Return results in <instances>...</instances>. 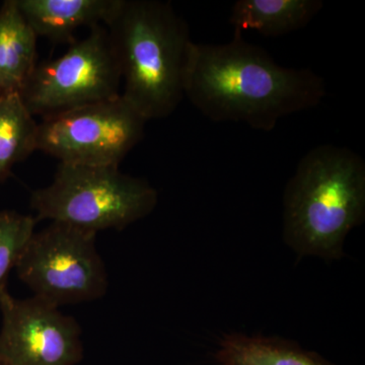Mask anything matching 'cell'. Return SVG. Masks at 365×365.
I'll use <instances>...</instances> for the list:
<instances>
[{
	"mask_svg": "<svg viewBox=\"0 0 365 365\" xmlns=\"http://www.w3.org/2000/svg\"><path fill=\"white\" fill-rule=\"evenodd\" d=\"M20 93L0 95V185L16 163L36 151L38 123Z\"/></svg>",
	"mask_w": 365,
	"mask_h": 365,
	"instance_id": "4fadbf2b",
	"label": "cell"
},
{
	"mask_svg": "<svg viewBox=\"0 0 365 365\" xmlns=\"http://www.w3.org/2000/svg\"><path fill=\"white\" fill-rule=\"evenodd\" d=\"M0 360L6 365H76L83 359L81 328L44 300L0 297Z\"/></svg>",
	"mask_w": 365,
	"mask_h": 365,
	"instance_id": "ba28073f",
	"label": "cell"
},
{
	"mask_svg": "<svg viewBox=\"0 0 365 365\" xmlns=\"http://www.w3.org/2000/svg\"><path fill=\"white\" fill-rule=\"evenodd\" d=\"M123 0H16L21 13L38 37L72 43L83 26H107Z\"/></svg>",
	"mask_w": 365,
	"mask_h": 365,
	"instance_id": "9c48e42d",
	"label": "cell"
},
{
	"mask_svg": "<svg viewBox=\"0 0 365 365\" xmlns=\"http://www.w3.org/2000/svg\"><path fill=\"white\" fill-rule=\"evenodd\" d=\"M119 63L122 98L146 120L163 119L185 98L190 37L170 2L123 0L106 26Z\"/></svg>",
	"mask_w": 365,
	"mask_h": 365,
	"instance_id": "3957f363",
	"label": "cell"
},
{
	"mask_svg": "<svg viewBox=\"0 0 365 365\" xmlns=\"http://www.w3.org/2000/svg\"><path fill=\"white\" fill-rule=\"evenodd\" d=\"M215 359L218 365H334L289 341L242 334L225 336Z\"/></svg>",
	"mask_w": 365,
	"mask_h": 365,
	"instance_id": "7c38bea8",
	"label": "cell"
},
{
	"mask_svg": "<svg viewBox=\"0 0 365 365\" xmlns=\"http://www.w3.org/2000/svg\"><path fill=\"white\" fill-rule=\"evenodd\" d=\"M146 122L120 93L43 118L38 123L36 151L57 158L59 163L119 167L143 139Z\"/></svg>",
	"mask_w": 365,
	"mask_h": 365,
	"instance_id": "52a82bcc",
	"label": "cell"
},
{
	"mask_svg": "<svg viewBox=\"0 0 365 365\" xmlns=\"http://www.w3.org/2000/svg\"><path fill=\"white\" fill-rule=\"evenodd\" d=\"M97 232L51 222L34 232L16 265L34 297L57 307L104 297L109 278L98 254Z\"/></svg>",
	"mask_w": 365,
	"mask_h": 365,
	"instance_id": "5b68a950",
	"label": "cell"
},
{
	"mask_svg": "<svg viewBox=\"0 0 365 365\" xmlns=\"http://www.w3.org/2000/svg\"><path fill=\"white\" fill-rule=\"evenodd\" d=\"M184 91L211 121L242 122L262 131L273 130L282 118L317 107L327 93L318 73L279 66L237 30L225 44L191 43Z\"/></svg>",
	"mask_w": 365,
	"mask_h": 365,
	"instance_id": "6da1fadb",
	"label": "cell"
},
{
	"mask_svg": "<svg viewBox=\"0 0 365 365\" xmlns=\"http://www.w3.org/2000/svg\"><path fill=\"white\" fill-rule=\"evenodd\" d=\"M323 6L321 0H239L230 21L241 32L253 30L265 37H282L309 25Z\"/></svg>",
	"mask_w": 365,
	"mask_h": 365,
	"instance_id": "8fae6325",
	"label": "cell"
},
{
	"mask_svg": "<svg viewBox=\"0 0 365 365\" xmlns=\"http://www.w3.org/2000/svg\"><path fill=\"white\" fill-rule=\"evenodd\" d=\"M121 72L105 26L91 29L59 58L37 64L20 95L31 114L54 116L120 96Z\"/></svg>",
	"mask_w": 365,
	"mask_h": 365,
	"instance_id": "8992f818",
	"label": "cell"
},
{
	"mask_svg": "<svg viewBox=\"0 0 365 365\" xmlns=\"http://www.w3.org/2000/svg\"><path fill=\"white\" fill-rule=\"evenodd\" d=\"M283 207L290 248L299 256L342 258L346 237L364 220V160L332 144L309 150L287 182Z\"/></svg>",
	"mask_w": 365,
	"mask_h": 365,
	"instance_id": "7a4b0ae2",
	"label": "cell"
},
{
	"mask_svg": "<svg viewBox=\"0 0 365 365\" xmlns=\"http://www.w3.org/2000/svg\"><path fill=\"white\" fill-rule=\"evenodd\" d=\"M0 365H6V364H4V362H2L1 360H0Z\"/></svg>",
	"mask_w": 365,
	"mask_h": 365,
	"instance_id": "9a60e30c",
	"label": "cell"
},
{
	"mask_svg": "<svg viewBox=\"0 0 365 365\" xmlns=\"http://www.w3.org/2000/svg\"><path fill=\"white\" fill-rule=\"evenodd\" d=\"M37 39L16 0L0 7V95L21 93L37 66Z\"/></svg>",
	"mask_w": 365,
	"mask_h": 365,
	"instance_id": "30bf717a",
	"label": "cell"
},
{
	"mask_svg": "<svg viewBox=\"0 0 365 365\" xmlns=\"http://www.w3.org/2000/svg\"><path fill=\"white\" fill-rule=\"evenodd\" d=\"M38 220L16 211H0V297L7 292L9 274L16 269Z\"/></svg>",
	"mask_w": 365,
	"mask_h": 365,
	"instance_id": "5bb4252c",
	"label": "cell"
},
{
	"mask_svg": "<svg viewBox=\"0 0 365 365\" xmlns=\"http://www.w3.org/2000/svg\"><path fill=\"white\" fill-rule=\"evenodd\" d=\"M157 190L114 165L59 163L49 186L34 190L36 220H51L98 232L122 230L157 207Z\"/></svg>",
	"mask_w": 365,
	"mask_h": 365,
	"instance_id": "277c9868",
	"label": "cell"
}]
</instances>
